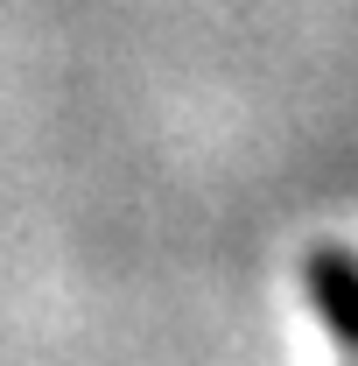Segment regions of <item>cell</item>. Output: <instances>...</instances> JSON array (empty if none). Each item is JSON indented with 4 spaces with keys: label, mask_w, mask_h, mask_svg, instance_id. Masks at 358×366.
Segmentation results:
<instances>
[{
    "label": "cell",
    "mask_w": 358,
    "mask_h": 366,
    "mask_svg": "<svg viewBox=\"0 0 358 366\" xmlns=\"http://www.w3.org/2000/svg\"><path fill=\"white\" fill-rule=\"evenodd\" d=\"M302 282H310V303L330 331V345L358 366V254L352 247H316Z\"/></svg>",
    "instance_id": "6da1fadb"
}]
</instances>
